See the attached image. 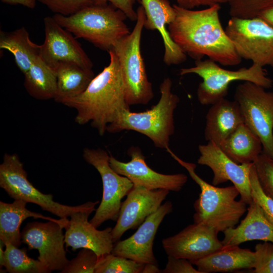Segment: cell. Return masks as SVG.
I'll return each instance as SVG.
<instances>
[{
    "label": "cell",
    "mask_w": 273,
    "mask_h": 273,
    "mask_svg": "<svg viewBox=\"0 0 273 273\" xmlns=\"http://www.w3.org/2000/svg\"><path fill=\"white\" fill-rule=\"evenodd\" d=\"M4 3L10 5H20L29 9H34L35 7L36 0H1Z\"/></svg>",
    "instance_id": "40"
},
{
    "label": "cell",
    "mask_w": 273,
    "mask_h": 273,
    "mask_svg": "<svg viewBox=\"0 0 273 273\" xmlns=\"http://www.w3.org/2000/svg\"><path fill=\"white\" fill-rule=\"evenodd\" d=\"M0 245V265L1 268L4 266L5 264V250H3V246L5 245L1 242Z\"/></svg>",
    "instance_id": "43"
},
{
    "label": "cell",
    "mask_w": 273,
    "mask_h": 273,
    "mask_svg": "<svg viewBox=\"0 0 273 273\" xmlns=\"http://www.w3.org/2000/svg\"><path fill=\"white\" fill-rule=\"evenodd\" d=\"M225 31L242 59L273 67V27L264 19L231 17Z\"/></svg>",
    "instance_id": "9"
},
{
    "label": "cell",
    "mask_w": 273,
    "mask_h": 273,
    "mask_svg": "<svg viewBox=\"0 0 273 273\" xmlns=\"http://www.w3.org/2000/svg\"><path fill=\"white\" fill-rule=\"evenodd\" d=\"M195 63L193 67L181 68L179 74H195L202 78L197 96L203 105H212L224 98L229 85L235 81L252 82L266 89L272 85V80L267 76L263 67L256 64L252 63L248 68L230 70L220 67L209 59L196 60Z\"/></svg>",
    "instance_id": "7"
},
{
    "label": "cell",
    "mask_w": 273,
    "mask_h": 273,
    "mask_svg": "<svg viewBox=\"0 0 273 273\" xmlns=\"http://www.w3.org/2000/svg\"><path fill=\"white\" fill-rule=\"evenodd\" d=\"M253 163L261 189L273 199V159L262 152Z\"/></svg>",
    "instance_id": "33"
},
{
    "label": "cell",
    "mask_w": 273,
    "mask_h": 273,
    "mask_svg": "<svg viewBox=\"0 0 273 273\" xmlns=\"http://www.w3.org/2000/svg\"><path fill=\"white\" fill-rule=\"evenodd\" d=\"M53 68L57 79V92L54 100L58 103L82 94L95 77L92 69L73 63H60Z\"/></svg>",
    "instance_id": "26"
},
{
    "label": "cell",
    "mask_w": 273,
    "mask_h": 273,
    "mask_svg": "<svg viewBox=\"0 0 273 273\" xmlns=\"http://www.w3.org/2000/svg\"><path fill=\"white\" fill-rule=\"evenodd\" d=\"M250 181L252 199L260 205L267 218L273 225V199L267 196L261 189L254 163L250 169Z\"/></svg>",
    "instance_id": "34"
},
{
    "label": "cell",
    "mask_w": 273,
    "mask_h": 273,
    "mask_svg": "<svg viewBox=\"0 0 273 273\" xmlns=\"http://www.w3.org/2000/svg\"><path fill=\"white\" fill-rule=\"evenodd\" d=\"M43 23L45 37L40 53L43 61L52 68L60 63H70L92 69L91 60L71 33L53 17H46Z\"/></svg>",
    "instance_id": "15"
},
{
    "label": "cell",
    "mask_w": 273,
    "mask_h": 273,
    "mask_svg": "<svg viewBox=\"0 0 273 273\" xmlns=\"http://www.w3.org/2000/svg\"><path fill=\"white\" fill-rule=\"evenodd\" d=\"M253 273H273V243L263 242L255 247Z\"/></svg>",
    "instance_id": "35"
},
{
    "label": "cell",
    "mask_w": 273,
    "mask_h": 273,
    "mask_svg": "<svg viewBox=\"0 0 273 273\" xmlns=\"http://www.w3.org/2000/svg\"><path fill=\"white\" fill-rule=\"evenodd\" d=\"M24 75V86L30 96L39 100L55 99L57 92L55 70L40 56L34 60Z\"/></svg>",
    "instance_id": "28"
},
{
    "label": "cell",
    "mask_w": 273,
    "mask_h": 273,
    "mask_svg": "<svg viewBox=\"0 0 273 273\" xmlns=\"http://www.w3.org/2000/svg\"><path fill=\"white\" fill-rule=\"evenodd\" d=\"M178 6L188 9H193L201 6L206 7L216 4L228 3L229 0H173Z\"/></svg>",
    "instance_id": "39"
},
{
    "label": "cell",
    "mask_w": 273,
    "mask_h": 273,
    "mask_svg": "<svg viewBox=\"0 0 273 273\" xmlns=\"http://www.w3.org/2000/svg\"><path fill=\"white\" fill-rule=\"evenodd\" d=\"M248 205L247 214L240 224L223 232L222 243L224 247L239 246L253 240L273 243V225L256 201L253 199Z\"/></svg>",
    "instance_id": "21"
},
{
    "label": "cell",
    "mask_w": 273,
    "mask_h": 273,
    "mask_svg": "<svg viewBox=\"0 0 273 273\" xmlns=\"http://www.w3.org/2000/svg\"></svg>",
    "instance_id": "44"
},
{
    "label": "cell",
    "mask_w": 273,
    "mask_h": 273,
    "mask_svg": "<svg viewBox=\"0 0 273 273\" xmlns=\"http://www.w3.org/2000/svg\"><path fill=\"white\" fill-rule=\"evenodd\" d=\"M5 246V264L6 271L10 273H49L51 271L38 259L29 257L26 250L19 249L11 243Z\"/></svg>",
    "instance_id": "29"
},
{
    "label": "cell",
    "mask_w": 273,
    "mask_h": 273,
    "mask_svg": "<svg viewBox=\"0 0 273 273\" xmlns=\"http://www.w3.org/2000/svg\"><path fill=\"white\" fill-rule=\"evenodd\" d=\"M144 265L111 253L99 257L95 273H142Z\"/></svg>",
    "instance_id": "30"
},
{
    "label": "cell",
    "mask_w": 273,
    "mask_h": 273,
    "mask_svg": "<svg viewBox=\"0 0 273 273\" xmlns=\"http://www.w3.org/2000/svg\"><path fill=\"white\" fill-rule=\"evenodd\" d=\"M27 203L21 199H15L10 203L0 201V240L5 245L11 243L18 247L20 246L22 243L21 224L28 217L47 220L59 219L28 210L26 207Z\"/></svg>",
    "instance_id": "24"
},
{
    "label": "cell",
    "mask_w": 273,
    "mask_h": 273,
    "mask_svg": "<svg viewBox=\"0 0 273 273\" xmlns=\"http://www.w3.org/2000/svg\"><path fill=\"white\" fill-rule=\"evenodd\" d=\"M218 234L212 228L194 223L177 234L164 239L162 246L168 256L193 262L226 247L219 240Z\"/></svg>",
    "instance_id": "16"
},
{
    "label": "cell",
    "mask_w": 273,
    "mask_h": 273,
    "mask_svg": "<svg viewBox=\"0 0 273 273\" xmlns=\"http://www.w3.org/2000/svg\"><path fill=\"white\" fill-rule=\"evenodd\" d=\"M85 161L93 166L101 175L103 196L99 206L90 222L97 228L108 220H117L121 200L133 187L126 177L115 172L110 166V155L103 149L86 148L83 150Z\"/></svg>",
    "instance_id": "11"
},
{
    "label": "cell",
    "mask_w": 273,
    "mask_h": 273,
    "mask_svg": "<svg viewBox=\"0 0 273 273\" xmlns=\"http://www.w3.org/2000/svg\"><path fill=\"white\" fill-rule=\"evenodd\" d=\"M250 81L239 84L234 98L244 123L260 139L263 152L273 159V92Z\"/></svg>",
    "instance_id": "10"
},
{
    "label": "cell",
    "mask_w": 273,
    "mask_h": 273,
    "mask_svg": "<svg viewBox=\"0 0 273 273\" xmlns=\"http://www.w3.org/2000/svg\"><path fill=\"white\" fill-rule=\"evenodd\" d=\"M136 0H92L93 5H104L109 2L115 8L122 12L131 21L137 19L136 11L134 9Z\"/></svg>",
    "instance_id": "38"
},
{
    "label": "cell",
    "mask_w": 273,
    "mask_h": 273,
    "mask_svg": "<svg viewBox=\"0 0 273 273\" xmlns=\"http://www.w3.org/2000/svg\"><path fill=\"white\" fill-rule=\"evenodd\" d=\"M165 268L162 270L164 273H201L193 266L189 260L168 256Z\"/></svg>",
    "instance_id": "37"
},
{
    "label": "cell",
    "mask_w": 273,
    "mask_h": 273,
    "mask_svg": "<svg viewBox=\"0 0 273 273\" xmlns=\"http://www.w3.org/2000/svg\"><path fill=\"white\" fill-rule=\"evenodd\" d=\"M166 150L188 171L201 189L194 204V223L205 225L218 233L235 227L247 210V204L236 200L240 195L237 188L234 185L220 188L209 184L196 173L195 164L183 160L169 148Z\"/></svg>",
    "instance_id": "3"
},
{
    "label": "cell",
    "mask_w": 273,
    "mask_h": 273,
    "mask_svg": "<svg viewBox=\"0 0 273 273\" xmlns=\"http://www.w3.org/2000/svg\"><path fill=\"white\" fill-rule=\"evenodd\" d=\"M53 17L76 38L108 52L130 33L124 22L127 17L110 5H92L70 16L55 14Z\"/></svg>",
    "instance_id": "4"
},
{
    "label": "cell",
    "mask_w": 273,
    "mask_h": 273,
    "mask_svg": "<svg viewBox=\"0 0 273 273\" xmlns=\"http://www.w3.org/2000/svg\"><path fill=\"white\" fill-rule=\"evenodd\" d=\"M130 160L120 161L110 154L109 163L117 173L127 177L135 186H141L149 190L166 189L180 191L188 180L184 173L165 174L151 168L145 161V157L138 147L131 146L127 151Z\"/></svg>",
    "instance_id": "14"
},
{
    "label": "cell",
    "mask_w": 273,
    "mask_h": 273,
    "mask_svg": "<svg viewBox=\"0 0 273 273\" xmlns=\"http://www.w3.org/2000/svg\"><path fill=\"white\" fill-rule=\"evenodd\" d=\"M198 163L209 167L212 171V184L217 186L231 181L240 193V200L246 204L252 200L250 172L253 163L238 164L229 157L220 147L212 142L200 145Z\"/></svg>",
    "instance_id": "13"
},
{
    "label": "cell",
    "mask_w": 273,
    "mask_h": 273,
    "mask_svg": "<svg viewBox=\"0 0 273 273\" xmlns=\"http://www.w3.org/2000/svg\"><path fill=\"white\" fill-rule=\"evenodd\" d=\"M172 211V203L165 202L146 218L132 236L114 244L111 253L143 264H158L153 250L154 240L164 218Z\"/></svg>",
    "instance_id": "18"
},
{
    "label": "cell",
    "mask_w": 273,
    "mask_h": 273,
    "mask_svg": "<svg viewBox=\"0 0 273 273\" xmlns=\"http://www.w3.org/2000/svg\"><path fill=\"white\" fill-rule=\"evenodd\" d=\"M162 271L159 268L158 264L152 263L145 264L142 273H159Z\"/></svg>",
    "instance_id": "42"
},
{
    "label": "cell",
    "mask_w": 273,
    "mask_h": 273,
    "mask_svg": "<svg viewBox=\"0 0 273 273\" xmlns=\"http://www.w3.org/2000/svg\"><path fill=\"white\" fill-rule=\"evenodd\" d=\"M255 261L254 251L236 246L225 247L192 263L201 273H211L252 269Z\"/></svg>",
    "instance_id": "23"
},
{
    "label": "cell",
    "mask_w": 273,
    "mask_h": 273,
    "mask_svg": "<svg viewBox=\"0 0 273 273\" xmlns=\"http://www.w3.org/2000/svg\"><path fill=\"white\" fill-rule=\"evenodd\" d=\"M56 14L70 16L93 5L92 0H36Z\"/></svg>",
    "instance_id": "36"
},
{
    "label": "cell",
    "mask_w": 273,
    "mask_h": 273,
    "mask_svg": "<svg viewBox=\"0 0 273 273\" xmlns=\"http://www.w3.org/2000/svg\"><path fill=\"white\" fill-rule=\"evenodd\" d=\"M95 207L76 211L71 214L64 229L65 243L73 251L80 248L93 250L100 257L111 253L113 248L110 227L98 230L88 220L89 215L96 211Z\"/></svg>",
    "instance_id": "19"
},
{
    "label": "cell",
    "mask_w": 273,
    "mask_h": 273,
    "mask_svg": "<svg viewBox=\"0 0 273 273\" xmlns=\"http://www.w3.org/2000/svg\"><path fill=\"white\" fill-rule=\"evenodd\" d=\"M166 189L149 190L135 186L122 202L116 223L111 231L113 242L118 241L130 229H135L155 212L169 193Z\"/></svg>",
    "instance_id": "17"
},
{
    "label": "cell",
    "mask_w": 273,
    "mask_h": 273,
    "mask_svg": "<svg viewBox=\"0 0 273 273\" xmlns=\"http://www.w3.org/2000/svg\"><path fill=\"white\" fill-rule=\"evenodd\" d=\"M98 256L92 250L82 248L76 256L69 260L60 273H95Z\"/></svg>",
    "instance_id": "32"
},
{
    "label": "cell",
    "mask_w": 273,
    "mask_h": 273,
    "mask_svg": "<svg viewBox=\"0 0 273 273\" xmlns=\"http://www.w3.org/2000/svg\"><path fill=\"white\" fill-rule=\"evenodd\" d=\"M68 220L60 218L46 222H28L21 232L22 243L26 244L29 250L37 249V259L51 272L62 271L69 262L66 257L63 231Z\"/></svg>",
    "instance_id": "12"
},
{
    "label": "cell",
    "mask_w": 273,
    "mask_h": 273,
    "mask_svg": "<svg viewBox=\"0 0 273 273\" xmlns=\"http://www.w3.org/2000/svg\"><path fill=\"white\" fill-rule=\"evenodd\" d=\"M141 4L146 15L144 28L147 30H156L162 36L164 47V63L170 66L185 62L187 55L172 39L166 28V26L175 17L173 6L168 0H141Z\"/></svg>",
    "instance_id": "20"
},
{
    "label": "cell",
    "mask_w": 273,
    "mask_h": 273,
    "mask_svg": "<svg viewBox=\"0 0 273 273\" xmlns=\"http://www.w3.org/2000/svg\"><path fill=\"white\" fill-rule=\"evenodd\" d=\"M108 53L109 65L94 77L86 89L62 103L76 110L75 122L79 125L90 122L100 135L122 111L130 109L118 58L113 50Z\"/></svg>",
    "instance_id": "2"
},
{
    "label": "cell",
    "mask_w": 273,
    "mask_h": 273,
    "mask_svg": "<svg viewBox=\"0 0 273 273\" xmlns=\"http://www.w3.org/2000/svg\"><path fill=\"white\" fill-rule=\"evenodd\" d=\"M174 20L168 25L172 39L193 59L204 56L223 66L239 64L242 59L222 27L219 18L220 5L200 10L174 4Z\"/></svg>",
    "instance_id": "1"
},
{
    "label": "cell",
    "mask_w": 273,
    "mask_h": 273,
    "mask_svg": "<svg viewBox=\"0 0 273 273\" xmlns=\"http://www.w3.org/2000/svg\"><path fill=\"white\" fill-rule=\"evenodd\" d=\"M243 123L244 118L237 102L223 98L211 105L207 112L205 139L219 146Z\"/></svg>",
    "instance_id": "22"
},
{
    "label": "cell",
    "mask_w": 273,
    "mask_h": 273,
    "mask_svg": "<svg viewBox=\"0 0 273 273\" xmlns=\"http://www.w3.org/2000/svg\"><path fill=\"white\" fill-rule=\"evenodd\" d=\"M135 25L129 34L118 40L113 50L118 60L124 83L126 100L130 105H146L154 97L141 51L142 32L146 15L142 5L137 10Z\"/></svg>",
    "instance_id": "6"
},
{
    "label": "cell",
    "mask_w": 273,
    "mask_h": 273,
    "mask_svg": "<svg viewBox=\"0 0 273 273\" xmlns=\"http://www.w3.org/2000/svg\"><path fill=\"white\" fill-rule=\"evenodd\" d=\"M0 187L12 198L35 204L60 218L95 207L99 201H89L78 206L62 204L53 200L52 194L42 193L28 180L23 163L17 154L5 153L0 165Z\"/></svg>",
    "instance_id": "8"
},
{
    "label": "cell",
    "mask_w": 273,
    "mask_h": 273,
    "mask_svg": "<svg viewBox=\"0 0 273 273\" xmlns=\"http://www.w3.org/2000/svg\"><path fill=\"white\" fill-rule=\"evenodd\" d=\"M171 87V80L165 78L160 85V98L156 105L143 112L123 110L108 125L107 131H135L149 138L156 147L167 150L170 138L174 132V110L179 102Z\"/></svg>",
    "instance_id": "5"
},
{
    "label": "cell",
    "mask_w": 273,
    "mask_h": 273,
    "mask_svg": "<svg viewBox=\"0 0 273 273\" xmlns=\"http://www.w3.org/2000/svg\"><path fill=\"white\" fill-rule=\"evenodd\" d=\"M258 17L264 19L273 27V7L264 11Z\"/></svg>",
    "instance_id": "41"
},
{
    "label": "cell",
    "mask_w": 273,
    "mask_h": 273,
    "mask_svg": "<svg viewBox=\"0 0 273 273\" xmlns=\"http://www.w3.org/2000/svg\"><path fill=\"white\" fill-rule=\"evenodd\" d=\"M231 17L242 19L258 17L264 11L273 7V0H229Z\"/></svg>",
    "instance_id": "31"
},
{
    "label": "cell",
    "mask_w": 273,
    "mask_h": 273,
    "mask_svg": "<svg viewBox=\"0 0 273 273\" xmlns=\"http://www.w3.org/2000/svg\"><path fill=\"white\" fill-rule=\"evenodd\" d=\"M219 146L229 157L238 164L253 163L263 152L260 139L244 123Z\"/></svg>",
    "instance_id": "25"
},
{
    "label": "cell",
    "mask_w": 273,
    "mask_h": 273,
    "mask_svg": "<svg viewBox=\"0 0 273 273\" xmlns=\"http://www.w3.org/2000/svg\"><path fill=\"white\" fill-rule=\"evenodd\" d=\"M41 45L30 38L25 27L11 32L0 31V49L6 50L14 56L19 70L25 74L34 60L40 56Z\"/></svg>",
    "instance_id": "27"
}]
</instances>
